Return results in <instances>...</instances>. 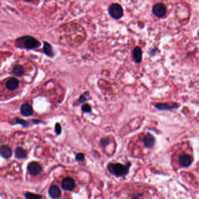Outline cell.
Instances as JSON below:
<instances>
[{
  "mask_svg": "<svg viewBox=\"0 0 199 199\" xmlns=\"http://www.w3.org/2000/svg\"><path fill=\"white\" fill-rule=\"evenodd\" d=\"M23 42V45L28 49H32L39 47L40 46V43L35 38L31 36H25L22 37Z\"/></svg>",
  "mask_w": 199,
  "mask_h": 199,
  "instance_id": "277c9868",
  "label": "cell"
},
{
  "mask_svg": "<svg viewBox=\"0 0 199 199\" xmlns=\"http://www.w3.org/2000/svg\"><path fill=\"white\" fill-rule=\"evenodd\" d=\"M81 109L84 113H90L92 111V108L89 104H85L82 106Z\"/></svg>",
  "mask_w": 199,
  "mask_h": 199,
  "instance_id": "ac0fdd59",
  "label": "cell"
},
{
  "mask_svg": "<svg viewBox=\"0 0 199 199\" xmlns=\"http://www.w3.org/2000/svg\"><path fill=\"white\" fill-rule=\"evenodd\" d=\"M87 100V99L85 98V96L83 95H81L79 98V104H84Z\"/></svg>",
  "mask_w": 199,
  "mask_h": 199,
  "instance_id": "7402d4cb",
  "label": "cell"
},
{
  "mask_svg": "<svg viewBox=\"0 0 199 199\" xmlns=\"http://www.w3.org/2000/svg\"><path fill=\"white\" fill-rule=\"evenodd\" d=\"M43 50L44 53L49 57H52L54 54L53 51L52 47L51 45L47 43L44 42V46H43Z\"/></svg>",
  "mask_w": 199,
  "mask_h": 199,
  "instance_id": "9a60e30c",
  "label": "cell"
},
{
  "mask_svg": "<svg viewBox=\"0 0 199 199\" xmlns=\"http://www.w3.org/2000/svg\"><path fill=\"white\" fill-rule=\"evenodd\" d=\"M109 12L110 16L116 19H120L123 14V8L118 4H113L110 5Z\"/></svg>",
  "mask_w": 199,
  "mask_h": 199,
  "instance_id": "3957f363",
  "label": "cell"
},
{
  "mask_svg": "<svg viewBox=\"0 0 199 199\" xmlns=\"http://www.w3.org/2000/svg\"><path fill=\"white\" fill-rule=\"evenodd\" d=\"M21 114L24 116H31L33 113V110L31 105L25 103L21 106Z\"/></svg>",
  "mask_w": 199,
  "mask_h": 199,
  "instance_id": "30bf717a",
  "label": "cell"
},
{
  "mask_svg": "<svg viewBox=\"0 0 199 199\" xmlns=\"http://www.w3.org/2000/svg\"><path fill=\"white\" fill-rule=\"evenodd\" d=\"M27 169L28 172L33 176H36L42 172V167L40 164L36 161H32L28 165Z\"/></svg>",
  "mask_w": 199,
  "mask_h": 199,
  "instance_id": "5b68a950",
  "label": "cell"
},
{
  "mask_svg": "<svg viewBox=\"0 0 199 199\" xmlns=\"http://www.w3.org/2000/svg\"><path fill=\"white\" fill-rule=\"evenodd\" d=\"M19 84V82L17 79L15 78H11L6 81L5 84V87L9 91H15L18 88Z\"/></svg>",
  "mask_w": 199,
  "mask_h": 199,
  "instance_id": "ba28073f",
  "label": "cell"
},
{
  "mask_svg": "<svg viewBox=\"0 0 199 199\" xmlns=\"http://www.w3.org/2000/svg\"><path fill=\"white\" fill-rule=\"evenodd\" d=\"M75 187V182L73 179L67 177L61 182V188L66 191H72Z\"/></svg>",
  "mask_w": 199,
  "mask_h": 199,
  "instance_id": "8992f818",
  "label": "cell"
},
{
  "mask_svg": "<svg viewBox=\"0 0 199 199\" xmlns=\"http://www.w3.org/2000/svg\"><path fill=\"white\" fill-rule=\"evenodd\" d=\"M1 156L5 159H8L11 157L12 151L10 147L7 146H2L0 148Z\"/></svg>",
  "mask_w": 199,
  "mask_h": 199,
  "instance_id": "8fae6325",
  "label": "cell"
},
{
  "mask_svg": "<svg viewBox=\"0 0 199 199\" xmlns=\"http://www.w3.org/2000/svg\"><path fill=\"white\" fill-rule=\"evenodd\" d=\"M16 120V124H19V125H21L22 126L25 127H26L28 126V122L26 121H24L23 119H21L20 118H18V117H16L15 119Z\"/></svg>",
  "mask_w": 199,
  "mask_h": 199,
  "instance_id": "d6986e66",
  "label": "cell"
},
{
  "mask_svg": "<svg viewBox=\"0 0 199 199\" xmlns=\"http://www.w3.org/2000/svg\"><path fill=\"white\" fill-rule=\"evenodd\" d=\"M55 131L57 135H60L61 133V131H62L61 126L58 123H57L55 125Z\"/></svg>",
  "mask_w": 199,
  "mask_h": 199,
  "instance_id": "44dd1931",
  "label": "cell"
},
{
  "mask_svg": "<svg viewBox=\"0 0 199 199\" xmlns=\"http://www.w3.org/2000/svg\"><path fill=\"white\" fill-rule=\"evenodd\" d=\"M25 197L26 199H38L43 198V197L41 195L34 194V193H26V194H25Z\"/></svg>",
  "mask_w": 199,
  "mask_h": 199,
  "instance_id": "2e32d148",
  "label": "cell"
},
{
  "mask_svg": "<svg viewBox=\"0 0 199 199\" xmlns=\"http://www.w3.org/2000/svg\"><path fill=\"white\" fill-rule=\"evenodd\" d=\"M15 154L16 157L18 159H23L26 158L27 157V152L22 147H18L16 148Z\"/></svg>",
  "mask_w": 199,
  "mask_h": 199,
  "instance_id": "4fadbf2b",
  "label": "cell"
},
{
  "mask_svg": "<svg viewBox=\"0 0 199 199\" xmlns=\"http://www.w3.org/2000/svg\"><path fill=\"white\" fill-rule=\"evenodd\" d=\"M133 58L136 63H140L142 60V50L140 47L134 48L133 53Z\"/></svg>",
  "mask_w": 199,
  "mask_h": 199,
  "instance_id": "7c38bea8",
  "label": "cell"
},
{
  "mask_svg": "<svg viewBox=\"0 0 199 199\" xmlns=\"http://www.w3.org/2000/svg\"><path fill=\"white\" fill-rule=\"evenodd\" d=\"M110 139L108 137H104V138H102L100 141V145L102 146V147H106L108 146V145L110 144Z\"/></svg>",
  "mask_w": 199,
  "mask_h": 199,
  "instance_id": "e0dca14e",
  "label": "cell"
},
{
  "mask_svg": "<svg viewBox=\"0 0 199 199\" xmlns=\"http://www.w3.org/2000/svg\"><path fill=\"white\" fill-rule=\"evenodd\" d=\"M193 161V150L189 142H181L173 147L171 156V163L175 170H178L179 168L189 167Z\"/></svg>",
  "mask_w": 199,
  "mask_h": 199,
  "instance_id": "6da1fadb",
  "label": "cell"
},
{
  "mask_svg": "<svg viewBox=\"0 0 199 199\" xmlns=\"http://www.w3.org/2000/svg\"><path fill=\"white\" fill-rule=\"evenodd\" d=\"M75 159L77 161H78L79 162H83L85 159V155L83 153H78L76 155Z\"/></svg>",
  "mask_w": 199,
  "mask_h": 199,
  "instance_id": "ffe728a7",
  "label": "cell"
},
{
  "mask_svg": "<svg viewBox=\"0 0 199 199\" xmlns=\"http://www.w3.org/2000/svg\"><path fill=\"white\" fill-rule=\"evenodd\" d=\"M50 197L53 199H56L60 197L61 194V192L60 188L56 185H52L50 187L48 191Z\"/></svg>",
  "mask_w": 199,
  "mask_h": 199,
  "instance_id": "9c48e42d",
  "label": "cell"
},
{
  "mask_svg": "<svg viewBox=\"0 0 199 199\" xmlns=\"http://www.w3.org/2000/svg\"><path fill=\"white\" fill-rule=\"evenodd\" d=\"M154 14L158 18H163L165 15L167 10L165 5L163 4H157L154 5L152 8Z\"/></svg>",
  "mask_w": 199,
  "mask_h": 199,
  "instance_id": "52a82bcc",
  "label": "cell"
},
{
  "mask_svg": "<svg viewBox=\"0 0 199 199\" xmlns=\"http://www.w3.org/2000/svg\"><path fill=\"white\" fill-rule=\"evenodd\" d=\"M24 1H27V2H31V1H32V0H24Z\"/></svg>",
  "mask_w": 199,
  "mask_h": 199,
  "instance_id": "603a6c76",
  "label": "cell"
},
{
  "mask_svg": "<svg viewBox=\"0 0 199 199\" xmlns=\"http://www.w3.org/2000/svg\"><path fill=\"white\" fill-rule=\"evenodd\" d=\"M109 172L116 177H121L127 175L130 168V164L124 165L119 163H111L108 165Z\"/></svg>",
  "mask_w": 199,
  "mask_h": 199,
  "instance_id": "7a4b0ae2",
  "label": "cell"
},
{
  "mask_svg": "<svg viewBox=\"0 0 199 199\" xmlns=\"http://www.w3.org/2000/svg\"><path fill=\"white\" fill-rule=\"evenodd\" d=\"M24 69L20 65H16L12 70V73L17 77H21L24 74Z\"/></svg>",
  "mask_w": 199,
  "mask_h": 199,
  "instance_id": "5bb4252c",
  "label": "cell"
}]
</instances>
